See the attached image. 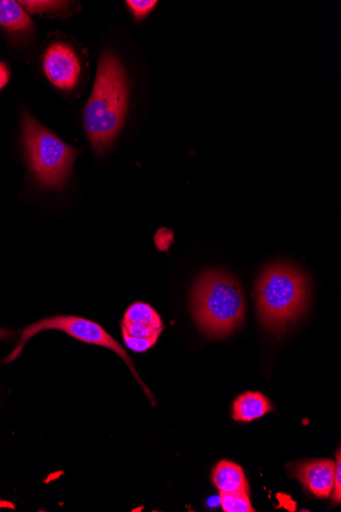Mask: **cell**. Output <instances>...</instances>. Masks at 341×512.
Here are the masks:
<instances>
[{"mask_svg":"<svg viewBox=\"0 0 341 512\" xmlns=\"http://www.w3.org/2000/svg\"><path fill=\"white\" fill-rule=\"evenodd\" d=\"M129 88L119 59L106 53L97 68L91 96L84 111V128L97 156L114 144L126 119Z\"/></svg>","mask_w":341,"mask_h":512,"instance_id":"6da1fadb","label":"cell"},{"mask_svg":"<svg viewBox=\"0 0 341 512\" xmlns=\"http://www.w3.org/2000/svg\"><path fill=\"white\" fill-rule=\"evenodd\" d=\"M191 310L198 327L206 336L223 339L238 330L245 320V294L233 276L208 270L193 287Z\"/></svg>","mask_w":341,"mask_h":512,"instance_id":"7a4b0ae2","label":"cell"},{"mask_svg":"<svg viewBox=\"0 0 341 512\" xmlns=\"http://www.w3.org/2000/svg\"><path fill=\"white\" fill-rule=\"evenodd\" d=\"M310 297L308 277L287 263L267 267L256 287L260 321L269 332L284 331L306 311Z\"/></svg>","mask_w":341,"mask_h":512,"instance_id":"3957f363","label":"cell"},{"mask_svg":"<svg viewBox=\"0 0 341 512\" xmlns=\"http://www.w3.org/2000/svg\"><path fill=\"white\" fill-rule=\"evenodd\" d=\"M23 133L28 160L37 181L44 188L61 190L72 173L78 151L29 115L24 117Z\"/></svg>","mask_w":341,"mask_h":512,"instance_id":"277c9868","label":"cell"},{"mask_svg":"<svg viewBox=\"0 0 341 512\" xmlns=\"http://www.w3.org/2000/svg\"><path fill=\"white\" fill-rule=\"evenodd\" d=\"M45 331H59L70 337L88 344L107 348L119 355L129 366L132 374L137 381L143 386L146 393L151 395L148 389L140 381L136 374L133 362L124 348L104 329L99 323L94 321L71 315H56L46 317L27 327L23 333L20 342L14 351L7 356L4 363H11L16 360L22 353L24 347L34 336Z\"/></svg>","mask_w":341,"mask_h":512,"instance_id":"5b68a950","label":"cell"},{"mask_svg":"<svg viewBox=\"0 0 341 512\" xmlns=\"http://www.w3.org/2000/svg\"><path fill=\"white\" fill-rule=\"evenodd\" d=\"M165 325L159 313L149 304L130 305L121 322L125 345L135 353L152 349L159 341Z\"/></svg>","mask_w":341,"mask_h":512,"instance_id":"8992f818","label":"cell"},{"mask_svg":"<svg viewBox=\"0 0 341 512\" xmlns=\"http://www.w3.org/2000/svg\"><path fill=\"white\" fill-rule=\"evenodd\" d=\"M43 69L48 80L62 90L73 89L81 73L80 61L70 45L54 43L43 58Z\"/></svg>","mask_w":341,"mask_h":512,"instance_id":"52a82bcc","label":"cell"},{"mask_svg":"<svg viewBox=\"0 0 341 512\" xmlns=\"http://www.w3.org/2000/svg\"><path fill=\"white\" fill-rule=\"evenodd\" d=\"M336 462L330 459L301 463L296 468L297 478L318 498H328L334 486Z\"/></svg>","mask_w":341,"mask_h":512,"instance_id":"ba28073f","label":"cell"},{"mask_svg":"<svg viewBox=\"0 0 341 512\" xmlns=\"http://www.w3.org/2000/svg\"><path fill=\"white\" fill-rule=\"evenodd\" d=\"M272 410L270 401L261 393L247 392L233 403L232 417L236 422L250 423Z\"/></svg>","mask_w":341,"mask_h":512,"instance_id":"9c48e42d","label":"cell"},{"mask_svg":"<svg viewBox=\"0 0 341 512\" xmlns=\"http://www.w3.org/2000/svg\"><path fill=\"white\" fill-rule=\"evenodd\" d=\"M212 480L220 493L249 492L245 473L238 464L231 461L219 462Z\"/></svg>","mask_w":341,"mask_h":512,"instance_id":"30bf717a","label":"cell"},{"mask_svg":"<svg viewBox=\"0 0 341 512\" xmlns=\"http://www.w3.org/2000/svg\"><path fill=\"white\" fill-rule=\"evenodd\" d=\"M0 26L9 31H24L32 22L18 2L0 0Z\"/></svg>","mask_w":341,"mask_h":512,"instance_id":"8fae6325","label":"cell"},{"mask_svg":"<svg viewBox=\"0 0 341 512\" xmlns=\"http://www.w3.org/2000/svg\"><path fill=\"white\" fill-rule=\"evenodd\" d=\"M220 502L225 512L256 511L251 503L249 492L220 493Z\"/></svg>","mask_w":341,"mask_h":512,"instance_id":"7c38bea8","label":"cell"},{"mask_svg":"<svg viewBox=\"0 0 341 512\" xmlns=\"http://www.w3.org/2000/svg\"><path fill=\"white\" fill-rule=\"evenodd\" d=\"M126 5L136 21H142L148 17L157 7V0H128Z\"/></svg>","mask_w":341,"mask_h":512,"instance_id":"4fadbf2b","label":"cell"},{"mask_svg":"<svg viewBox=\"0 0 341 512\" xmlns=\"http://www.w3.org/2000/svg\"><path fill=\"white\" fill-rule=\"evenodd\" d=\"M22 7H24L28 12L33 14L38 13H47V12H55L63 7H65L67 3L64 2H37V0H34V2H18Z\"/></svg>","mask_w":341,"mask_h":512,"instance_id":"5bb4252c","label":"cell"},{"mask_svg":"<svg viewBox=\"0 0 341 512\" xmlns=\"http://www.w3.org/2000/svg\"><path fill=\"white\" fill-rule=\"evenodd\" d=\"M337 461L334 475V486H333V503L339 504L341 501V455L340 450L336 453Z\"/></svg>","mask_w":341,"mask_h":512,"instance_id":"9a60e30c","label":"cell"},{"mask_svg":"<svg viewBox=\"0 0 341 512\" xmlns=\"http://www.w3.org/2000/svg\"><path fill=\"white\" fill-rule=\"evenodd\" d=\"M10 80V71L6 64L0 63V90H2Z\"/></svg>","mask_w":341,"mask_h":512,"instance_id":"2e32d148","label":"cell"},{"mask_svg":"<svg viewBox=\"0 0 341 512\" xmlns=\"http://www.w3.org/2000/svg\"><path fill=\"white\" fill-rule=\"evenodd\" d=\"M14 336V333L8 330L0 329V340H8Z\"/></svg>","mask_w":341,"mask_h":512,"instance_id":"e0dca14e","label":"cell"}]
</instances>
